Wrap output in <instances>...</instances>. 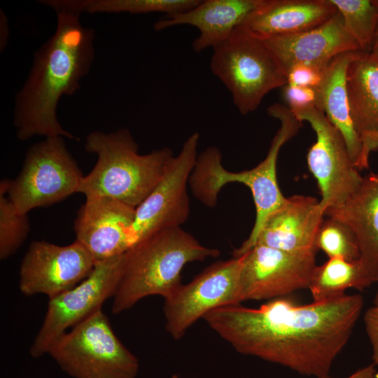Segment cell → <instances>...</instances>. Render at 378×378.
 I'll return each mask as SVG.
<instances>
[{"mask_svg": "<svg viewBox=\"0 0 378 378\" xmlns=\"http://www.w3.org/2000/svg\"><path fill=\"white\" fill-rule=\"evenodd\" d=\"M363 304L359 294L302 305L282 297L258 308L240 304L220 307L203 319L239 354L323 378L330 375Z\"/></svg>", "mask_w": 378, "mask_h": 378, "instance_id": "obj_1", "label": "cell"}, {"mask_svg": "<svg viewBox=\"0 0 378 378\" xmlns=\"http://www.w3.org/2000/svg\"><path fill=\"white\" fill-rule=\"evenodd\" d=\"M55 12V31L35 52L29 74L15 95L13 123L22 141L36 135L75 139L59 123L57 108L61 97L76 92L88 74L94 34L82 25L79 14Z\"/></svg>", "mask_w": 378, "mask_h": 378, "instance_id": "obj_2", "label": "cell"}, {"mask_svg": "<svg viewBox=\"0 0 378 378\" xmlns=\"http://www.w3.org/2000/svg\"><path fill=\"white\" fill-rule=\"evenodd\" d=\"M270 116L278 119L281 126L274 136L265 158L249 170L232 172L224 168L222 154L216 147H209L197 155L189 178L193 195L204 205L216 204L219 192L230 183H241L251 191L255 206V220L248 237L232 252L239 258L253 248L267 218L286 200L278 184L276 162L281 148L298 132L302 122L292 111L281 104L275 103L267 108Z\"/></svg>", "mask_w": 378, "mask_h": 378, "instance_id": "obj_3", "label": "cell"}, {"mask_svg": "<svg viewBox=\"0 0 378 378\" xmlns=\"http://www.w3.org/2000/svg\"><path fill=\"white\" fill-rule=\"evenodd\" d=\"M85 148L95 154L97 160L92 171L84 176L78 192L85 197H110L135 209L160 182L174 157L169 148L140 154L127 129L91 132Z\"/></svg>", "mask_w": 378, "mask_h": 378, "instance_id": "obj_4", "label": "cell"}, {"mask_svg": "<svg viewBox=\"0 0 378 378\" xmlns=\"http://www.w3.org/2000/svg\"><path fill=\"white\" fill-rule=\"evenodd\" d=\"M219 254L218 249L202 245L181 227L148 236L124 254L112 313L126 311L148 296L160 295L165 299L181 285V273L187 263Z\"/></svg>", "mask_w": 378, "mask_h": 378, "instance_id": "obj_5", "label": "cell"}, {"mask_svg": "<svg viewBox=\"0 0 378 378\" xmlns=\"http://www.w3.org/2000/svg\"><path fill=\"white\" fill-rule=\"evenodd\" d=\"M213 50L211 71L243 115L256 110L267 93L287 83L286 73L265 42L242 24Z\"/></svg>", "mask_w": 378, "mask_h": 378, "instance_id": "obj_6", "label": "cell"}, {"mask_svg": "<svg viewBox=\"0 0 378 378\" xmlns=\"http://www.w3.org/2000/svg\"><path fill=\"white\" fill-rule=\"evenodd\" d=\"M47 354L73 378H136L139 368L102 309L62 335Z\"/></svg>", "mask_w": 378, "mask_h": 378, "instance_id": "obj_7", "label": "cell"}, {"mask_svg": "<svg viewBox=\"0 0 378 378\" xmlns=\"http://www.w3.org/2000/svg\"><path fill=\"white\" fill-rule=\"evenodd\" d=\"M83 177L63 137H46L27 150L20 173L10 180L8 196L19 212L27 214L78 192Z\"/></svg>", "mask_w": 378, "mask_h": 378, "instance_id": "obj_8", "label": "cell"}, {"mask_svg": "<svg viewBox=\"0 0 378 378\" xmlns=\"http://www.w3.org/2000/svg\"><path fill=\"white\" fill-rule=\"evenodd\" d=\"M124 254L96 262L86 279L49 299L46 316L29 349L31 356L47 354L68 328L100 310L104 302L113 297L121 276Z\"/></svg>", "mask_w": 378, "mask_h": 378, "instance_id": "obj_9", "label": "cell"}, {"mask_svg": "<svg viewBox=\"0 0 378 378\" xmlns=\"http://www.w3.org/2000/svg\"><path fill=\"white\" fill-rule=\"evenodd\" d=\"M242 262L240 256L214 263L164 299L165 326L172 337L181 339L189 328L209 312L242 302Z\"/></svg>", "mask_w": 378, "mask_h": 378, "instance_id": "obj_10", "label": "cell"}, {"mask_svg": "<svg viewBox=\"0 0 378 378\" xmlns=\"http://www.w3.org/2000/svg\"><path fill=\"white\" fill-rule=\"evenodd\" d=\"M292 112L300 121H307L316 133L307 162L317 181L320 204L325 209L342 204L356 190L363 178L342 134L316 106Z\"/></svg>", "mask_w": 378, "mask_h": 378, "instance_id": "obj_11", "label": "cell"}, {"mask_svg": "<svg viewBox=\"0 0 378 378\" xmlns=\"http://www.w3.org/2000/svg\"><path fill=\"white\" fill-rule=\"evenodd\" d=\"M199 139L197 132L187 138L162 179L135 209L131 246L160 230L181 227L188 220L190 202L187 185L197 158Z\"/></svg>", "mask_w": 378, "mask_h": 378, "instance_id": "obj_12", "label": "cell"}, {"mask_svg": "<svg viewBox=\"0 0 378 378\" xmlns=\"http://www.w3.org/2000/svg\"><path fill=\"white\" fill-rule=\"evenodd\" d=\"M316 253L255 245L241 255V300H273L309 288L316 266Z\"/></svg>", "mask_w": 378, "mask_h": 378, "instance_id": "obj_13", "label": "cell"}, {"mask_svg": "<svg viewBox=\"0 0 378 378\" xmlns=\"http://www.w3.org/2000/svg\"><path fill=\"white\" fill-rule=\"evenodd\" d=\"M95 264L90 253L76 240L66 246L35 241L22 260L19 288L25 295L44 294L50 299L86 279Z\"/></svg>", "mask_w": 378, "mask_h": 378, "instance_id": "obj_14", "label": "cell"}, {"mask_svg": "<svg viewBox=\"0 0 378 378\" xmlns=\"http://www.w3.org/2000/svg\"><path fill=\"white\" fill-rule=\"evenodd\" d=\"M135 208L106 197H86L74 221L76 241L95 262L124 254L131 246Z\"/></svg>", "mask_w": 378, "mask_h": 378, "instance_id": "obj_15", "label": "cell"}, {"mask_svg": "<svg viewBox=\"0 0 378 378\" xmlns=\"http://www.w3.org/2000/svg\"><path fill=\"white\" fill-rule=\"evenodd\" d=\"M288 74L298 64L324 71L341 53L360 50L337 11L324 23L298 34L262 39Z\"/></svg>", "mask_w": 378, "mask_h": 378, "instance_id": "obj_16", "label": "cell"}, {"mask_svg": "<svg viewBox=\"0 0 378 378\" xmlns=\"http://www.w3.org/2000/svg\"><path fill=\"white\" fill-rule=\"evenodd\" d=\"M325 211L315 197H288L265 221L255 245L294 253L316 252V239Z\"/></svg>", "mask_w": 378, "mask_h": 378, "instance_id": "obj_17", "label": "cell"}, {"mask_svg": "<svg viewBox=\"0 0 378 378\" xmlns=\"http://www.w3.org/2000/svg\"><path fill=\"white\" fill-rule=\"evenodd\" d=\"M262 1H200L188 10L165 15L153 27L157 31L178 25L195 27L200 34L192 41V48L195 52H200L228 39Z\"/></svg>", "mask_w": 378, "mask_h": 378, "instance_id": "obj_18", "label": "cell"}, {"mask_svg": "<svg viewBox=\"0 0 378 378\" xmlns=\"http://www.w3.org/2000/svg\"><path fill=\"white\" fill-rule=\"evenodd\" d=\"M325 216L352 230L360 262L372 283L378 281V172L363 176L356 190L342 204L326 209Z\"/></svg>", "mask_w": 378, "mask_h": 378, "instance_id": "obj_19", "label": "cell"}, {"mask_svg": "<svg viewBox=\"0 0 378 378\" xmlns=\"http://www.w3.org/2000/svg\"><path fill=\"white\" fill-rule=\"evenodd\" d=\"M337 12L330 0H263L242 25L265 39L311 29Z\"/></svg>", "mask_w": 378, "mask_h": 378, "instance_id": "obj_20", "label": "cell"}, {"mask_svg": "<svg viewBox=\"0 0 378 378\" xmlns=\"http://www.w3.org/2000/svg\"><path fill=\"white\" fill-rule=\"evenodd\" d=\"M361 52L349 51L335 57L325 69L321 83L315 89V106L322 111L342 134L351 160L358 169H364L363 144L350 115L346 71L351 61Z\"/></svg>", "mask_w": 378, "mask_h": 378, "instance_id": "obj_21", "label": "cell"}, {"mask_svg": "<svg viewBox=\"0 0 378 378\" xmlns=\"http://www.w3.org/2000/svg\"><path fill=\"white\" fill-rule=\"evenodd\" d=\"M346 89L351 118L363 153L368 141L378 134V59L360 52L347 69Z\"/></svg>", "mask_w": 378, "mask_h": 378, "instance_id": "obj_22", "label": "cell"}, {"mask_svg": "<svg viewBox=\"0 0 378 378\" xmlns=\"http://www.w3.org/2000/svg\"><path fill=\"white\" fill-rule=\"evenodd\" d=\"M199 0H42V4L55 11L65 10L80 15L82 13L147 14L162 13L167 15L188 10Z\"/></svg>", "mask_w": 378, "mask_h": 378, "instance_id": "obj_23", "label": "cell"}, {"mask_svg": "<svg viewBox=\"0 0 378 378\" xmlns=\"http://www.w3.org/2000/svg\"><path fill=\"white\" fill-rule=\"evenodd\" d=\"M372 284L359 260L350 262L335 257L315 267L308 288L313 302H319L344 295L349 288L363 290Z\"/></svg>", "mask_w": 378, "mask_h": 378, "instance_id": "obj_24", "label": "cell"}, {"mask_svg": "<svg viewBox=\"0 0 378 378\" xmlns=\"http://www.w3.org/2000/svg\"><path fill=\"white\" fill-rule=\"evenodd\" d=\"M362 52H369L378 25L374 0H330Z\"/></svg>", "mask_w": 378, "mask_h": 378, "instance_id": "obj_25", "label": "cell"}, {"mask_svg": "<svg viewBox=\"0 0 378 378\" xmlns=\"http://www.w3.org/2000/svg\"><path fill=\"white\" fill-rule=\"evenodd\" d=\"M10 180L0 183V258L5 260L22 246L30 230L27 214L19 212L8 196Z\"/></svg>", "mask_w": 378, "mask_h": 378, "instance_id": "obj_26", "label": "cell"}, {"mask_svg": "<svg viewBox=\"0 0 378 378\" xmlns=\"http://www.w3.org/2000/svg\"><path fill=\"white\" fill-rule=\"evenodd\" d=\"M316 247L329 258H341L347 261L360 258V250L352 230L344 223L328 217L318 230Z\"/></svg>", "mask_w": 378, "mask_h": 378, "instance_id": "obj_27", "label": "cell"}, {"mask_svg": "<svg viewBox=\"0 0 378 378\" xmlns=\"http://www.w3.org/2000/svg\"><path fill=\"white\" fill-rule=\"evenodd\" d=\"M282 94L292 111L303 110L316 105V93L314 88L286 83L283 87Z\"/></svg>", "mask_w": 378, "mask_h": 378, "instance_id": "obj_28", "label": "cell"}, {"mask_svg": "<svg viewBox=\"0 0 378 378\" xmlns=\"http://www.w3.org/2000/svg\"><path fill=\"white\" fill-rule=\"evenodd\" d=\"M323 71L309 65L298 64L292 67L287 74V83L298 86L316 88L319 85Z\"/></svg>", "mask_w": 378, "mask_h": 378, "instance_id": "obj_29", "label": "cell"}, {"mask_svg": "<svg viewBox=\"0 0 378 378\" xmlns=\"http://www.w3.org/2000/svg\"><path fill=\"white\" fill-rule=\"evenodd\" d=\"M364 323L372 347L373 364L378 366V306L370 307L365 312Z\"/></svg>", "mask_w": 378, "mask_h": 378, "instance_id": "obj_30", "label": "cell"}, {"mask_svg": "<svg viewBox=\"0 0 378 378\" xmlns=\"http://www.w3.org/2000/svg\"><path fill=\"white\" fill-rule=\"evenodd\" d=\"M323 378L332 377H330L329 375ZM345 378H376L374 365L372 363L366 367L360 368Z\"/></svg>", "mask_w": 378, "mask_h": 378, "instance_id": "obj_31", "label": "cell"}, {"mask_svg": "<svg viewBox=\"0 0 378 378\" xmlns=\"http://www.w3.org/2000/svg\"><path fill=\"white\" fill-rule=\"evenodd\" d=\"M378 149V134L372 136L366 143L363 149V155L366 160H369L371 152Z\"/></svg>", "mask_w": 378, "mask_h": 378, "instance_id": "obj_32", "label": "cell"}, {"mask_svg": "<svg viewBox=\"0 0 378 378\" xmlns=\"http://www.w3.org/2000/svg\"><path fill=\"white\" fill-rule=\"evenodd\" d=\"M374 2L378 8V0H374ZM369 53L374 57L378 59V25Z\"/></svg>", "mask_w": 378, "mask_h": 378, "instance_id": "obj_33", "label": "cell"}, {"mask_svg": "<svg viewBox=\"0 0 378 378\" xmlns=\"http://www.w3.org/2000/svg\"><path fill=\"white\" fill-rule=\"evenodd\" d=\"M374 306H378V292L376 295L375 299L374 300Z\"/></svg>", "mask_w": 378, "mask_h": 378, "instance_id": "obj_34", "label": "cell"}]
</instances>
